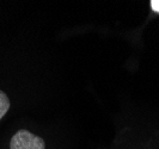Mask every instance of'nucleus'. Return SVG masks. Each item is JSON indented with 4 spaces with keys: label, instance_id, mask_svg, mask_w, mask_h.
<instances>
[{
    "label": "nucleus",
    "instance_id": "f257e3e1",
    "mask_svg": "<svg viewBox=\"0 0 159 149\" xmlns=\"http://www.w3.org/2000/svg\"><path fill=\"white\" fill-rule=\"evenodd\" d=\"M44 140L29 130H18L10 141V149H44Z\"/></svg>",
    "mask_w": 159,
    "mask_h": 149
},
{
    "label": "nucleus",
    "instance_id": "f03ea898",
    "mask_svg": "<svg viewBox=\"0 0 159 149\" xmlns=\"http://www.w3.org/2000/svg\"><path fill=\"white\" fill-rule=\"evenodd\" d=\"M8 109H10V99L6 93H4L0 90V119L7 113Z\"/></svg>",
    "mask_w": 159,
    "mask_h": 149
},
{
    "label": "nucleus",
    "instance_id": "7ed1b4c3",
    "mask_svg": "<svg viewBox=\"0 0 159 149\" xmlns=\"http://www.w3.org/2000/svg\"><path fill=\"white\" fill-rule=\"evenodd\" d=\"M151 7L154 12L159 13V0H151Z\"/></svg>",
    "mask_w": 159,
    "mask_h": 149
}]
</instances>
